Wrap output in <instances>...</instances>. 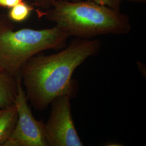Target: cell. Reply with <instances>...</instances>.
Returning a JSON list of instances; mask_svg holds the SVG:
<instances>
[{"mask_svg":"<svg viewBox=\"0 0 146 146\" xmlns=\"http://www.w3.org/2000/svg\"><path fill=\"white\" fill-rule=\"evenodd\" d=\"M17 77L0 66V110L14 104L17 92Z\"/></svg>","mask_w":146,"mask_h":146,"instance_id":"obj_6","label":"cell"},{"mask_svg":"<svg viewBox=\"0 0 146 146\" xmlns=\"http://www.w3.org/2000/svg\"><path fill=\"white\" fill-rule=\"evenodd\" d=\"M129 2L137 3H146V0H125Z\"/></svg>","mask_w":146,"mask_h":146,"instance_id":"obj_12","label":"cell"},{"mask_svg":"<svg viewBox=\"0 0 146 146\" xmlns=\"http://www.w3.org/2000/svg\"><path fill=\"white\" fill-rule=\"evenodd\" d=\"M17 120V113L14 104L3 109L0 115V146H3L9 139Z\"/></svg>","mask_w":146,"mask_h":146,"instance_id":"obj_7","label":"cell"},{"mask_svg":"<svg viewBox=\"0 0 146 146\" xmlns=\"http://www.w3.org/2000/svg\"><path fill=\"white\" fill-rule=\"evenodd\" d=\"M56 1V0H33V5L45 11L50 8Z\"/></svg>","mask_w":146,"mask_h":146,"instance_id":"obj_10","label":"cell"},{"mask_svg":"<svg viewBox=\"0 0 146 146\" xmlns=\"http://www.w3.org/2000/svg\"><path fill=\"white\" fill-rule=\"evenodd\" d=\"M14 105L17 120L14 131L3 146H48L44 123L37 121L33 116L20 75L17 77V92Z\"/></svg>","mask_w":146,"mask_h":146,"instance_id":"obj_4","label":"cell"},{"mask_svg":"<svg viewBox=\"0 0 146 146\" xmlns=\"http://www.w3.org/2000/svg\"><path fill=\"white\" fill-rule=\"evenodd\" d=\"M2 110H0V115L2 113Z\"/></svg>","mask_w":146,"mask_h":146,"instance_id":"obj_13","label":"cell"},{"mask_svg":"<svg viewBox=\"0 0 146 146\" xmlns=\"http://www.w3.org/2000/svg\"><path fill=\"white\" fill-rule=\"evenodd\" d=\"M71 98L63 95L52 102L49 119L44 125L48 146H83L72 114Z\"/></svg>","mask_w":146,"mask_h":146,"instance_id":"obj_5","label":"cell"},{"mask_svg":"<svg viewBox=\"0 0 146 146\" xmlns=\"http://www.w3.org/2000/svg\"><path fill=\"white\" fill-rule=\"evenodd\" d=\"M38 13L69 36L82 39L126 35L131 29L128 15L89 0H56L50 8Z\"/></svg>","mask_w":146,"mask_h":146,"instance_id":"obj_2","label":"cell"},{"mask_svg":"<svg viewBox=\"0 0 146 146\" xmlns=\"http://www.w3.org/2000/svg\"><path fill=\"white\" fill-rule=\"evenodd\" d=\"M24 0H0V8L11 9Z\"/></svg>","mask_w":146,"mask_h":146,"instance_id":"obj_11","label":"cell"},{"mask_svg":"<svg viewBox=\"0 0 146 146\" xmlns=\"http://www.w3.org/2000/svg\"><path fill=\"white\" fill-rule=\"evenodd\" d=\"M101 47L99 39L75 38L59 52L31 58L19 75L33 107L41 111L58 96L75 97L78 86L72 78L73 73L86 60L96 55Z\"/></svg>","mask_w":146,"mask_h":146,"instance_id":"obj_1","label":"cell"},{"mask_svg":"<svg viewBox=\"0 0 146 146\" xmlns=\"http://www.w3.org/2000/svg\"><path fill=\"white\" fill-rule=\"evenodd\" d=\"M33 10V5L23 1L9 9L7 16L12 22L21 23L29 18Z\"/></svg>","mask_w":146,"mask_h":146,"instance_id":"obj_8","label":"cell"},{"mask_svg":"<svg viewBox=\"0 0 146 146\" xmlns=\"http://www.w3.org/2000/svg\"><path fill=\"white\" fill-rule=\"evenodd\" d=\"M13 23L7 15L0 14V66L16 77L31 58L44 50L62 49L70 37L56 26L15 31Z\"/></svg>","mask_w":146,"mask_h":146,"instance_id":"obj_3","label":"cell"},{"mask_svg":"<svg viewBox=\"0 0 146 146\" xmlns=\"http://www.w3.org/2000/svg\"><path fill=\"white\" fill-rule=\"evenodd\" d=\"M68 1H80V0H68ZM94 1L102 5L109 7L117 11H120L121 5L124 0H89Z\"/></svg>","mask_w":146,"mask_h":146,"instance_id":"obj_9","label":"cell"}]
</instances>
